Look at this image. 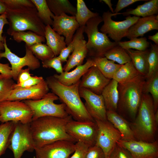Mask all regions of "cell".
<instances>
[{
  "label": "cell",
  "mask_w": 158,
  "mask_h": 158,
  "mask_svg": "<svg viewBox=\"0 0 158 158\" xmlns=\"http://www.w3.org/2000/svg\"><path fill=\"white\" fill-rule=\"evenodd\" d=\"M72 119L69 115L65 118L44 116L32 121L30 125L35 149L60 140L75 142L66 130L67 123Z\"/></svg>",
  "instance_id": "cell-1"
},
{
  "label": "cell",
  "mask_w": 158,
  "mask_h": 158,
  "mask_svg": "<svg viewBox=\"0 0 158 158\" xmlns=\"http://www.w3.org/2000/svg\"><path fill=\"white\" fill-rule=\"evenodd\" d=\"M80 80L69 86L61 84L53 76L47 77L46 81L49 88L65 104L66 111L75 120L95 121L87 111L80 96Z\"/></svg>",
  "instance_id": "cell-2"
},
{
  "label": "cell",
  "mask_w": 158,
  "mask_h": 158,
  "mask_svg": "<svg viewBox=\"0 0 158 158\" xmlns=\"http://www.w3.org/2000/svg\"><path fill=\"white\" fill-rule=\"evenodd\" d=\"M155 112L151 96L143 93L135 121L130 125L136 140L149 142L155 140L158 124L154 118Z\"/></svg>",
  "instance_id": "cell-3"
},
{
  "label": "cell",
  "mask_w": 158,
  "mask_h": 158,
  "mask_svg": "<svg viewBox=\"0 0 158 158\" xmlns=\"http://www.w3.org/2000/svg\"><path fill=\"white\" fill-rule=\"evenodd\" d=\"M146 80L145 77L139 75L128 81L118 83L119 99L117 109L120 113L135 118Z\"/></svg>",
  "instance_id": "cell-4"
},
{
  "label": "cell",
  "mask_w": 158,
  "mask_h": 158,
  "mask_svg": "<svg viewBox=\"0 0 158 158\" xmlns=\"http://www.w3.org/2000/svg\"><path fill=\"white\" fill-rule=\"evenodd\" d=\"M8 22L7 33L29 30L44 37L46 25L39 18L35 7L8 9L6 13Z\"/></svg>",
  "instance_id": "cell-5"
},
{
  "label": "cell",
  "mask_w": 158,
  "mask_h": 158,
  "mask_svg": "<svg viewBox=\"0 0 158 158\" xmlns=\"http://www.w3.org/2000/svg\"><path fill=\"white\" fill-rule=\"evenodd\" d=\"M102 21V17L99 16L89 20L84 27V32L88 37L87 55L90 57H104L107 51L118 44L111 41L107 35L99 31L98 26Z\"/></svg>",
  "instance_id": "cell-6"
},
{
  "label": "cell",
  "mask_w": 158,
  "mask_h": 158,
  "mask_svg": "<svg viewBox=\"0 0 158 158\" xmlns=\"http://www.w3.org/2000/svg\"><path fill=\"white\" fill-rule=\"evenodd\" d=\"M59 99L53 92H48L42 99L37 100L23 101L31 108L33 113L32 121L46 116L65 118L69 115L63 103L56 104L54 102Z\"/></svg>",
  "instance_id": "cell-7"
},
{
  "label": "cell",
  "mask_w": 158,
  "mask_h": 158,
  "mask_svg": "<svg viewBox=\"0 0 158 158\" xmlns=\"http://www.w3.org/2000/svg\"><path fill=\"white\" fill-rule=\"evenodd\" d=\"M33 113L30 107L23 101H5L0 103V122L8 121L30 123Z\"/></svg>",
  "instance_id": "cell-8"
},
{
  "label": "cell",
  "mask_w": 158,
  "mask_h": 158,
  "mask_svg": "<svg viewBox=\"0 0 158 158\" xmlns=\"http://www.w3.org/2000/svg\"><path fill=\"white\" fill-rule=\"evenodd\" d=\"M30 123H15L8 147L14 158H21L25 151L32 152L35 150Z\"/></svg>",
  "instance_id": "cell-9"
},
{
  "label": "cell",
  "mask_w": 158,
  "mask_h": 158,
  "mask_svg": "<svg viewBox=\"0 0 158 158\" xmlns=\"http://www.w3.org/2000/svg\"><path fill=\"white\" fill-rule=\"evenodd\" d=\"M121 14V13H112L109 11L104 12L102 17L104 24L100 29L101 32L110 37L114 42L118 43L126 36L129 28L137 21L140 17L130 15L125 20L116 21L113 20V16Z\"/></svg>",
  "instance_id": "cell-10"
},
{
  "label": "cell",
  "mask_w": 158,
  "mask_h": 158,
  "mask_svg": "<svg viewBox=\"0 0 158 158\" xmlns=\"http://www.w3.org/2000/svg\"><path fill=\"white\" fill-rule=\"evenodd\" d=\"M66 130L76 142H81L90 147L96 144L98 128L95 121H79L72 119L67 123Z\"/></svg>",
  "instance_id": "cell-11"
},
{
  "label": "cell",
  "mask_w": 158,
  "mask_h": 158,
  "mask_svg": "<svg viewBox=\"0 0 158 158\" xmlns=\"http://www.w3.org/2000/svg\"><path fill=\"white\" fill-rule=\"evenodd\" d=\"M4 51L0 52V59L2 58L7 59L11 65V75L15 80L17 79L20 71L25 66H27L30 70H34L40 66L39 60L33 54L28 47L25 44L26 53L23 57L18 56L11 52L7 46L6 37H4Z\"/></svg>",
  "instance_id": "cell-12"
},
{
  "label": "cell",
  "mask_w": 158,
  "mask_h": 158,
  "mask_svg": "<svg viewBox=\"0 0 158 158\" xmlns=\"http://www.w3.org/2000/svg\"><path fill=\"white\" fill-rule=\"evenodd\" d=\"M98 128L96 145L103 150L105 157H108L116 144L121 139L120 132L108 121L96 120Z\"/></svg>",
  "instance_id": "cell-13"
},
{
  "label": "cell",
  "mask_w": 158,
  "mask_h": 158,
  "mask_svg": "<svg viewBox=\"0 0 158 158\" xmlns=\"http://www.w3.org/2000/svg\"><path fill=\"white\" fill-rule=\"evenodd\" d=\"M116 143L128 150L132 158H158V141L118 140Z\"/></svg>",
  "instance_id": "cell-14"
},
{
  "label": "cell",
  "mask_w": 158,
  "mask_h": 158,
  "mask_svg": "<svg viewBox=\"0 0 158 158\" xmlns=\"http://www.w3.org/2000/svg\"><path fill=\"white\" fill-rule=\"evenodd\" d=\"M75 147V144L71 141H56L35 149V158H68Z\"/></svg>",
  "instance_id": "cell-15"
},
{
  "label": "cell",
  "mask_w": 158,
  "mask_h": 158,
  "mask_svg": "<svg viewBox=\"0 0 158 158\" xmlns=\"http://www.w3.org/2000/svg\"><path fill=\"white\" fill-rule=\"evenodd\" d=\"M80 97L84 99V104L88 112L95 121L107 120V110L103 97L86 89L79 87Z\"/></svg>",
  "instance_id": "cell-16"
},
{
  "label": "cell",
  "mask_w": 158,
  "mask_h": 158,
  "mask_svg": "<svg viewBox=\"0 0 158 158\" xmlns=\"http://www.w3.org/2000/svg\"><path fill=\"white\" fill-rule=\"evenodd\" d=\"M111 80L106 78L95 66L89 68L80 80L79 87L87 89L98 95H101Z\"/></svg>",
  "instance_id": "cell-17"
},
{
  "label": "cell",
  "mask_w": 158,
  "mask_h": 158,
  "mask_svg": "<svg viewBox=\"0 0 158 158\" xmlns=\"http://www.w3.org/2000/svg\"><path fill=\"white\" fill-rule=\"evenodd\" d=\"M49 88L44 79L38 84L26 88H15L11 91L5 101L37 100L48 92Z\"/></svg>",
  "instance_id": "cell-18"
},
{
  "label": "cell",
  "mask_w": 158,
  "mask_h": 158,
  "mask_svg": "<svg viewBox=\"0 0 158 158\" xmlns=\"http://www.w3.org/2000/svg\"><path fill=\"white\" fill-rule=\"evenodd\" d=\"M52 28L65 39L67 46L71 42L74 34L80 27L75 16H69L65 13L54 16L52 18Z\"/></svg>",
  "instance_id": "cell-19"
},
{
  "label": "cell",
  "mask_w": 158,
  "mask_h": 158,
  "mask_svg": "<svg viewBox=\"0 0 158 158\" xmlns=\"http://www.w3.org/2000/svg\"><path fill=\"white\" fill-rule=\"evenodd\" d=\"M158 30V15H154L140 18L128 29L126 37L130 40L139 36L152 30Z\"/></svg>",
  "instance_id": "cell-20"
},
{
  "label": "cell",
  "mask_w": 158,
  "mask_h": 158,
  "mask_svg": "<svg viewBox=\"0 0 158 158\" xmlns=\"http://www.w3.org/2000/svg\"><path fill=\"white\" fill-rule=\"evenodd\" d=\"M95 64L91 58H88L83 64L76 66L71 71H63L60 75L55 74L53 76L63 85L69 86L75 84L91 67Z\"/></svg>",
  "instance_id": "cell-21"
},
{
  "label": "cell",
  "mask_w": 158,
  "mask_h": 158,
  "mask_svg": "<svg viewBox=\"0 0 158 158\" xmlns=\"http://www.w3.org/2000/svg\"><path fill=\"white\" fill-rule=\"evenodd\" d=\"M86 43L84 35L77 40L72 54L68 56L66 63L63 67L64 71L68 72L74 67L83 64L87 55Z\"/></svg>",
  "instance_id": "cell-22"
},
{
  "label": "cell",
  "mask_w": 158,
  "mask_h": 158,
  "mask_svg": "<svg viewBox=\"0 0 158 158\" xmlns=\"http://www.w3.org/2000/svg\"><path fill=\"white\" fill-rule=\"evenodd\" d=\"M107 120L120 132L121 140H136L130 125L127 121L116 111H107Z\"/></svg>",
  "instance_id": "cell-23"
},
{
  "label": "cell",
  "mask_w": 158,
  "mask_h": 158,
  "mask_svg": "<svg viewBox=\"0 0 158 158\" xmlns=\"http://www.w3.org/2000/svg\"><path fill=\"white\" fill-rule=\"evenodd\" d=\"M118 83L112 79L105 87L102 93L107 110L116 111L119 99Z\"/></svg>",
  "instance_id": "cell-24"
},
{
  "label": "cell",
  "mask_w": 158,
  "mask_h": 158,
  "mask_svg": "<svg viewBox=\"0 0 158 158\" xmlns=\"http://www.w3.org/2000/svg\"><path fill=\"white\" fill-rule=\"evenodd\" d=\"M130 56L133 64L139 74L145 77L148 70V57L149 50L145 51L125 50Z\"/></svg>",
  "instance_id": "cell-25"
},
{
  "label": "cell",
  "mask_w": 158,
  "mask_h": 158,
  "mask_svg": "<svg viewBox=\"0 0 158 158\" xmlns=\"http://www.w3.org/2000/svg\"><path fill=\"white\" fill-rule=\"evenodd\" d=\"M44 37L47 45L51 49L55 56H58L66 47L64 37L55 32L49 25H46Z\"/></svg>",
  "instance_id": "cell-26"
},
{
  "label": "cell",
  "mask_w": 158,
  "mask_h": 158,
  "mask_svg": "<svg viewBox=\"0 0 158 158\" xmlns=\"http://www.w3.org/2000/svg\"><path fill=\"white\" fill-rule=\"evenodd\" d=\"M158 13V0H151L138 6L135 8L128 9L126 11L121 13V14L126 16L133 15L145 17L157 14Z\"/></svg>",
  "instance_id": "cell-27"
},
{
  "label": "cell",
  "mask_w": 158,
  "mask_h": 158,
  "mask_svg": "<svg viewBox=\"0 0 158 158\" xmlns=\"http://www.w3.org/2000/svg\"><path fill=\"white\" fill-rule=\"evenodd\" d=\"M91 58L97 68L106 78L111 80L113 75L122 65L116 64L112 61L104 57Z\"/></svg>",
  "instance_id": "cell-28"
},
{
  "label": "cell",
  "mask_w": 158,
  "mask_h": 158,
  "mask_svg": "<svg viewBox=\"0 0 158 158\" xmlns=\"http://www.w3.org/2000/svg\"><path fill=\"white\" fill-rule=\"evenodd\" d=\"M51 11L54 16L69 14L75 16L76 11L75 7L68 0H46Z\"/></svg>",
  "instance_id": "cell-29"
},
{
  "label": "cell",
  "mask_w": 158,
  "mask_h": 158,
  "mask_svg": "<svg viewBox=\"0 0 158 158\" xmlns=\"http://www.w3.org/2000/svg\"><path fill=\"white\" fill-rule=\"evenodd\" d=\"M140 75L131 61L122 65L114 74L113 79L118 83L126 82Z\"/></svg>",
  "instance_id": "cell-30"
},
{
  "label": "cell",
  "mask_w": 158,
  "mask_h": 158,
  "mask_svg": "<svg viewBox=\"0 0 158 158\" xmlns=\"http://www.w3.org/2000/svg\"><path fill=\"white\" fill-rule=\"evenodd\" d=\"M75 17L80 27H84L90 19L99 16L97 13L91 11L83 0H77Z\"/></svg>",
  "instance_id": "cell-31"
},
{
  "label": "cell",
  "mask_w": 158,
  "mask_h": 158,
  "mask_svg": "<svg viewBox=\"0 0 158 158\" xmlns=\"http://www.w3.org/2000/svg\"><path fill=\"white\" fill-rule=\"evenodd\" d=\"M13 40L17 42H25V45L31 46L36 43L44 42V37L40 36L31 31H21L13 32L11 35Z\"/></svg>",
  "instance_id": "cell-32"
},
{
  "label": "cell",
  "mask_w": 158,
  "mask_h": 158,
  "mask_svg": "<svg viewBox=\"0 0 158 158\" xmlns=\"http://www.w3.org/2000/svg\"><path fill=\"white\" fill-rule=\"evenodd\" d=\"M16 123L8 121L0 124V157L8 148L11 136Z\"/></svg>",
  "instance_id": "cell-33"
},
{
  "label": "cell",
  "mask_w": 158,
  "mask_h": 158,
  "mask_svg": "<svg viewBox=\"0 0 158 158\" xmlns=\"http://www.w3.org/2000/svg\"><path fill=\"white\" fill-rule=\"evenodd\" d=\"M37 11L39 18L45 25H52L54 15L51 11L46 0H31Z\"/></svg>",
  "instance_id": "cell-34"
},
{
  "label": "cell",
  "mask_w": 158,
  "mask_h": 158,
  "mask_svg": "<svg viewBox=\"0 0 158 158\" xmlns=\"http://www.w3.org/2000/svg\"><path fill=\"white\" fill-rule=\"evenodd\" d=\"M143 93H150L153 99L155 112L158 107V71L146 79Z\"/></svg>",
  "instance_id": "cell-35"
},
{
  "label": "cell",
  "mask_w": 158,
  "mask_h": 158,
  "mask_svg": "<svg viewBox=\"0 0 158 158\" xmlns=\"http://www.w3.org/2000/svg\"><path fill=\"white\" fill-rule=\"evenodd\" d=\"M104 56L108 59L121 65L131 61L130 57L126 50L118 44L107 51Z\"/></svg>",
  "instance_id": "cell-36"
},
{
  "label": "cell",
  "mask_w": 158,
  "mask_h": 158,
  "mask_svg": "<svg viewBox=\"0 0 158 158\" xmlns=\"http://www.w3.org/2000/svg\"><path fill=\"white\" fill-rule=\"evenodd\" d=\"M28 46L34 56L42 61L55 56L54 53L50 48L47 44L41 42L36 43L30 46Z\"/></svg>",
  "instance_id": "cell-37"
},
{
  "label": "cell",
  "mask_w": 158,
  "mask_h": 158,
  "mask_svg": "<svg viewBox=\"0 0 158 158\" xmlns=\"http://www.w3.org/2000/svg\"><path fill=\"white\" fill-rule=\"evenodd\" d=\"M117 43L118 45L125 50L133 49L139 51H145L150 46V43L147 41L145 37L135 38L126 41H120Z\"/></svg>",
  "instance_id": "cell-38"
},
{
  "label": "cell",
  "mask_w": 158,
  "mask_h": 158,
  "mask_svg": "<svg viewBox=\"0 0 158 158\" xmlns=\"http://www.w3.org/2000/svg\"><path fill=\"white\" fill-rule=\"evenodd\" d=\"M150 46L148 57V70L145 77L146 79L158 71V45L150 42Z\"/></svg>",
  "instance_id": "cell-39"
},
{
  "label": "cell",
  "mask_w": 158,
  "mask_h": 158,
  "mask_svg": "<svg viewBox=\"0 0 158 158\" xmlns=\"http://www.w3.org/2000/svg\"><path fill=\"white\" fill-rule=\"evenodd\" d=\"M84 27V26L79 27L74 35L71 42L67 47L62 50L58 56L62 63L66 62L67 58L74 49L76 41L79 38L83 36Z\"/></svg>",
  "instance_id": "cell-40"
},
{
  "label": "cell",
  "mask_w": 158,
  "mask_h": 158,
  "mask_svg": "<svg viewBox=\"0 0 158 158\" xmlns=\"http://www.w3.org/2000/svg\"><path fill=\"white\" fill-rule=\"evenodd\" d=\"M15 84L11 78H4L0 79V103L6 100Z\"/></svg>",
  "instance_id": "cell-41"
},
{
  "label": "cell",
  "mask_w": 158,
  "mask_h": 158,
  "mask_svg": "<svg viewBox=\"0 0 158 158\" xmlns=\"http://www.w3.org/2000/svg\"><path fill=\"white\" fill-rule=\"evenodd\" d=\"M8 9L25 7H35L31 0H0Z\"/></svg>",
  "instance_id": "cell-42"
},
{
  "label": "cell",
  "mask_w": 158,
  "mask_h": 158,
  "mask_svg": "<svg viewBox=\"0 0 158 158\" xmlns=\"http://www.w3.org/2000/svg\"><path fill=\"white\" fill-rule=\"evenodd\" d=\"M62 63L58 56H55L52 58L42 61L43 67L53 68L60 74L63 72Z\"/></svg>",
  "instance_id": "cell-43"
},
{
  "label": "cell",
  "mask_w": 158,
  "mask_h": 158,
  "mask_svg": "<svg viewBox=\"0 0 158 158\" xmlns=\"http://www.w3.org/2000/svg\"><path fill=\"white\" fill-rule=\"evenodd\" d=\"M108 157L109 158H132L128 150L117 143Z\"/></svg>",
  "instance_id": "cell-44"
},
{
  "label": "cell",
  "mask_w": 158,
  "mask_h": 158,
  "mask_svg": "<svg viewBox=\"0 0 158 158\" xmlns=\"http://www.w3.org/2000/svg\"><path fill=\"white\" fill-rule=\"evenodd\" d=\"M75 145L74 153L69 158H85L87 151L90 146L81 142H76Z\"/></svg>",
  "instance_id": "cell-45"
},
{
  "label": "cell",
  "mask_w": 158,
  "mask_h": 158,
  "mask_svg": "<svg viewBox=\"0 0 158 158\" xmlns=\"http://www.w3.org/2000/svg\"><path fill=\"white\" fill-rule=\"evenodd\" d=\"M105 158V155L102 149L96 144L88 148L85 157V158Z\"/></svg>",
  "instance_id": "cell-46"
},
{
  "label": "cell",
  "mask_w": 158,
  "mask_h": 158,
  "mask_svg": "<svg viewBox=\"0 0 158 158\" xmlns=\"http://www.w3.org/2000/svg\"><path fill=\"white\" fill-rule=\"evenodd\" d=\"M44 79L41 76H31L29 79L24 82L18 84L16 83L14 86V88L31 87L38 84Z\"/></svg>",
  "instance_id": "cell-47"
},
{
  "label": "cell",
  "mask_w": 158,
  "mask_h": 158,
  "mask_svg": "<svg viewBox=\"0 0 158 158\" xmlns=\"http://www.w3.org/2000/svg\"><path fill=\"white\" fill-rule=\"evenodd\" d=\"M6 24H8V22L6 18V13L0 15V52L4 49V37L2 34L4 26Z\"/></svg>",
  "instance_id": "cell-48"
},
{
  "label": "cell",
  "mask_w": 158,
  "mask_h": 158,
  "mask_svg": "<svg viewBox=\"0 0 158 158\" xmlns=\"http://www.w3.org/2000/svg\"><path fill=\"white\" fill-rule=\"evenodd\" d=\"M141 1H147L145 0H118L114 11V13H117L124 8L136 2Z\"/></svg>",
  "instance_id": "cell-49"
},
{
  "label": "cell",
  "mask_w": 158,
  "mask_h": 158,
  "mask_svg": "<svg viewBox=\"0 0 158 158\" xmlns=\"http://www.w3.org/2000/svg\"><path fill=\"white\" fill-rule=\"evenodd\" d=\"M30 69L28 68L22 69L18 75L17 84L24 82L29 79L31 76L30 73Z\"/></svg>",
  "instance_id": "cell-50"
},
{
  "label": "cell",
  "mask_w": 158,
  "mask_h": 158,
  "mask_svg": "<svg viewBox=\"0 0 158 158\" xmlns=\"http://www.w3.org/2000/svg\"><path fill=\"white\" fill-rule=\"evenodd\" d=\"M0 73L7 78H12L11 68L8 63L3 64L0 62Z\"/></svg>",
  "instance_id": "cell-51"
},
{
  "label": "cell",
  "mask_w": 158,
  "mask_h": 158,
  "mask_svg": "<svg viewBox=\"0 0 158 158\" xmlns=\"http://www.w3.org/2000/svg\"><path fill=\"white\" fill-rule=\"evenodd\" d=\"M7 10V7L0 0V14L6 13Z\"/></svg>",
  "instance_id": "cell-52"
},
{
  "label": "cell",
  "mask_w": 158,
  "mask_h": 158,
  "mask_svg": "<svg viewBox=\"0 0 158 158\" xmlns=\"http://www.w3.org/2000/svg\"><path fill=\"white\" fill-rule=\"evenodd\" d=\"M148 39L153 41L155 44L158 45V32L152 36H149Z\"/></svg>",
  "instance_id": "cell-53"
},
{
  "label": "cell",
  "mask_w": 158,
  "mask_h": 158,
  "mask_svg": "<svg viewBox=\"0 0 158 158\" xmlns=\"http://www.w3.org/2000/svg\"><path fill=\"white\" fill-rule=\"evenodd\" d=\"M100 1H103L107 4L109 6L111 12L114 13V11L112 8V5L111 0H100Z\"/></svg>",
  "instance_id": "cell-54"
},
{
  "label": "cell",
  "mask_w": 158,
  "mask_h": 158,
  "mask_svg": "<svg viewBox=\"0 0 158 158\" xmlns=\"http://www.w3.org/2000/svg\"><path fill=\"white\" fill-rule=\"evenodd\" d=\"M154 118L156 123L158 124V110L157 109L154 114Z\"/></svg>",
  "instance_id": "cell-55"
},
{
  "label": "cell",
  "mask_w": 158,
  "mask_h": 158,
  "mask_svg": "<svg viewBox=\"0 0 158 158\" xmlns=\"http://www.w3.org/2000/svg\"><path fill=\"white\" fill-rule=\"evenodd\" d=\"M4 78H7V77H6L4 75H2L1 74H0V79Z\"/></svg>",
  "instance_id": "cell-56"
},
{
  "label": "cell",
  "mask_w": 158,
  "mask_h": 158,
  "mask_svg": "<svg viewBox=\"0 0 158 158\" xmlns=\"http://www.w3.org/2000/svg\"><path fill=\"white\" fill-rule=\"evenodd\" d=\"M105 158H109L108 157H105Z\"/></svg>",
  "instance_id": "cell-57"
}]
</instances>
